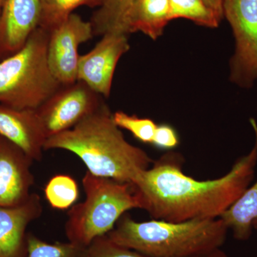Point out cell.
I'll return each mask as SVG.
<instances>
[{"instance_id":"25","label":"cell","mask_w":257,"mask_h":257,"mask_svg":"<svg viewBox=\"0 0 257 257\" xmlns=\"http://www.w3.org/2000/svg\"><path fill=\"white\" fill-rule=\"evenodd\" d=\"M192 257H229L224 251H223L220 248H216L210 252L203 253V254L197 255Z\"/></svg>"},{"instance_id":"1","label":"cell","mask_w":257,"mask_h":257,"mask_svg":"<svg viewBox=\"0 0 257 257\" xmlns=\"http://www.w3.org/2000/svg\"><path fill=\"white\" fill-rule=\"evenodd\" d=\"M255 135L251 151L235 162L220 178L198 181L182 172V157L167 154L145 171L135 184L141 209L155 219L182 222L217 219L250 187L257 165V122L249 120Z\"/></svg>"},{"instance_id":"6","label":"cell","mask_w":257,"mask_h":257,"mask_svg":"<svg viewBox=\"0 0 257 257\" xmlns=\"http://www.w3.org/2000/svg\"><path fill=\"white\" fill-rule=\"evenodd\" d=\"M223 10L234 38L229 81L251 89L257 81V0H223Z\"/></svg>"},{"instance_id":"22","label":"cell","mask_w":257,"mask_h":257,"mask_svg":"<svg viewBox=\"0 0 257 257\" xmlns=\"http://www.w3.org/2000/svg\"><path fill=\"white\" fill-rule=\"evenodd\" d=\"M88 248L89 257H149L111 241L107 235L96 238Z\"/></svg>"},{"instance_id":"3","label":"cell","mask_w":257,"mask_h":257,"mask_svg":"<svg viewBox=\"0 0 257 257\" xmlns=\"http://www.w3.org/2000/svg\"><path fill=\"white\" fill-rule=\"evenodd\" d=\"M228 230L221 218L136 221L124 214L106 235L117 244L149 257H192L220 248Z\"/></svg>"},{"instance_id":"7","label":"cell","mask_w":257,"mask_h":257,"mask_svg":"<svg viewBox=\"0 0 257 257\" xmlns=\"http://www.w3.org/2000/svg\"><path fill=\"white\" fill-rule=\"evenodd\" d=\"M104 103L103 96L77 80L62 85L35 111L47 140L73 128Z\"/></svg>"},{"instance_id":"20","label":"cell","mask_w":257,"mask_h":257,"mask_svg":"<svg viewBox=\"0 0 257 257\" xmlns=\"http://www.w3.org/2000/svg\"><path fill=\"white\" fill-rule=\"evenodd\" d=\"M28 257H89L88 248L68 241L48 243L35 235L28 236Z\"/></svg>"},{"instance_id":"18","label":"cell","mask_w":257,"mask_h":257,"mask_svg":"<svg viewBox=\"0 0 257 257\" xmlns=\"http://www.w3.org/2000/svg\"><path fill=\"white\" fill-rule=\"evenodd\" d=\"M44 193L51 207L59 210L70 209L75 204L79 195L77 182L67 175L52 177L45 185Z\"/></svg>"},{"instance_id":"10","label":"cell","mask_w":257,"mask_h":257,"mask_svg":"<svg viewBox=\"0 0 257 257\" xmlns=\"http://www.w3.org/2000/svg\"><path fill=\"white\" fill-rule=\"evenodd\" d=\"M34 161L0 135V207H13L28 200L35 184Z\"/></svg>"},{"instance_id":"26","label":"cell","mask_w":257,"mask_h":257,"mask_svg":"<svg viewBox=\"0 0 257 257\" xmlns=\"http://www.w3.org/2000/svg\"><path fill=\"white\" fill-rule=\"evenodd\" d=\"M253 229L257 230V216L256 219H255L253 221Z\"/></svg>"},{"instance_id":"15","label":"cell","mask_w":257,"mask_h":257,"mask_svg":"<svg viewBox=\"0 0 257 257\" xmlns=\"http://www.w3.org/2000/svg\"><path fill=\"white\" fill-rule=\"evenodd\" d=\"M257 216V182L248 187L246 192L227 211L221 219L232 231L235 239L245 241L250 237L253 221Z\"/></svg>"},{"instance_id":"4","label":"cell","mask_w":257,"mask_h":257,"mask_svg":"<svg viewBox=\"0 0 257 257\" xmlns=\"http://www.w3.org/2000/svg\"><path fill=\"white\" fill-rule=\"evenodd\" d=\"M82 185L85 199L67 213L65 233L70 242L88 247L96 238L109 234L126 211L141 209L133 184L96 177L87 171Z\"/></svg>"},{"instance_id":"2","label":"cell","mask_w":257,"mask_h":257,"mask_svg":"<svg viewBox=\"0 0 257 257\" xmlns=\"http://www.w3.org/2000/svg\"><path fill=\"white\" fill-rule=\"evenodd\" d=\"M72 152L96 177L135 185L154 161L126 141L105 103L73 128L47 139L45 150Z\"/></svg>"},{"instance_id":"13","label":"cell","mask_w":257,"mask_h":257,"mask_svg":"<svg viewBox=\"0 0 257 257\" xmlns=\"http://www.w3.org/2000/svg\"><path fill=\"white\" fill-rule=\"evenodd\" d=\"M42 213L41 199L35 193L21 205L0 207V257H28L27 228Z\"/></svg>"},{"instance_id":"16","label":"cell","mask_w":257,"mask_h":257,"mask_svg":"<svg viewBox=\"0 0 257 257\" xmlns=\"http://www.w3.org/2000/svg\"><path fill=\"white\" fill-rule=\"evenodd\" d=\"M133 2L134 0H101L99 8L91 19L94 35L102 36L109 32L128 35V18Z\"/></svg>"},{"instance_id":"17","label":"cell","mask_w":257,"mask_h":257,"mask_svg":"<svg viewBox=\"0 0 257 257\" xmlns=\"http://www.w3.org/2000/svg\"><path fill=\"white\" fill-rule=\"evenodd\" d=\"M171 18L191 20L199 26L209 28L219 27L221 20L205 0H170Z\"/></svg>"},{"instance_id":"14","label":"cell","mask_w":257,"mask_h":257,"mask_svg":"<svg viewBox=\"0 0 257 257\" xmlns=\"http://www.w3.org/2000/svg\"><path fill=\"white\" fill-rule=\"evenodd\" d=\"M171 20L170 0H134L128 18V33L143 32L156 40Z\"/></svg>"},{"instance_id":"8","label":"cell","mask_w":257,"mask_h":257,"mask_svg":"<svg viewBox=\"0 0 257 257\" xmlns=\"http://www.w3.org/2000/svg\"><path fill=\"white\" fill-rule=\"evenodd\" d=\"M94 36L90 22L74 13L49 32L47 60L62 85L77 82L79 47Z\"/></svg>"},{"instance_id":"27","label":"cell","mask_w":257,"mask_h":257,"mask_svg":"<svg viewBox=\"0 0 257 257\" xmlns=\"http://www.w3.org/2000/svg\"><path fill=\"white\" fill-rule=\"evenodd\" d=\"M5 0H0V13H1L2 9H3V5H4Z\"/></svg>"},{"instance_id":"9","label":"cell","mask_w":257,"mask_h":257,"mask_svg":"<svg viewBox=\"0 0 257 257\" xmlns=\"http://www.w3.org/2000/svg\"><path fill=\"white\" fill-rule=\"evenodd\" d=\"M130 48L128 35L104 34L92 50L79 57L77 80L103 97H109L116 65Z\"/></svg>"},{"instance_id":"5","label":"cell","mask_w":257,"mask_h":257,"mask_svg":"<svg viewBox=\"0 0 257 257\" xmlns=\"http://www.w3.org/2000/svg\"><path fill=\"white\" fill-rule=\"evenodd\" d=\"M48 40L49 32L38 28L21 50L0 61V104L35 110L62 87L49 66Z\"/></svg>"},{"instance_id":"19","label":"cell","mask_w":257,"mask_h":257,"mask_svg":"<svg viewBox=\"0 0 257 257\" xmlns=\"http://www.w3.org/2000/svg\"><path fill=\"white\" fill-rule=\"evenodd\" d=\"M101 0H40L41 18L39 28L50 32L64 21L76 8L99 7Z\"/></svg>"},{"instance_id":"12","label":"cell","mask_w":257,"mask_h":257,"mask_svg":"<svg viewBox=\"0 0 257 257\" xmlns=\"http://www.w3.org/2000/svg\"><path fill=\"white\" fill-rule=\"evenodd\" d=\"M0 135L32 160H42L47 137L36 111L0 104Z\"/></svg>"},{"instance_id":"24","label":"cell","mask_w":257,"mask_h":257,"mask_svg":"<svg viewBox=\"0 0 257 257\" xmlns=\"http://www.w3.org/2000/svg\"><path fill=\"white\" fill-rule=\"evenodd\" d=\"M208 5L214 10L218 18L221 20L224 18V10H223V0H205Z\"/></svg>"},{"instance_id":"11","label":"cell","mask_w":257,"mask_h":257,"mask_svg":"<svg viewBox=\"0 0 257 257\" xmlns=\"http://www.w3.org/2000/svg\"><path fill=\"white\" fill-rule=\"evenodd\" d=\"M40 18V0H5L0 13V61L23 48Z\"/></svg>"},{"instance_id":"21","label":"cell","mask_w":257,"mask_h":257,"mask_svg":"<svg viewBox=\"0 0 257 257\" xmlns=\"http://www.w3.org/2000/svg\"><path fill=\"white\" fill-rule=\"evenodd\" d=\"M112 117L118 127L127 130L142 143L152 144L157 126L153 120L128 115L122 111L113 113Z\"/></svg>"},{"instance_id":"23","label":"cell","mask_w":257,"mask_h":257,"mask_svg":"<svg viewBox=\"0 0 257 257\" xmlns=\"http://www.w3.org/2000/svg\"><path fill=\"white\" fill-rule=\"evenodd\" d=\"M152 144L158 148L170 150L178 145L179 138L175 130L170 125H157Z\"/></svg>"}]
</instances>
